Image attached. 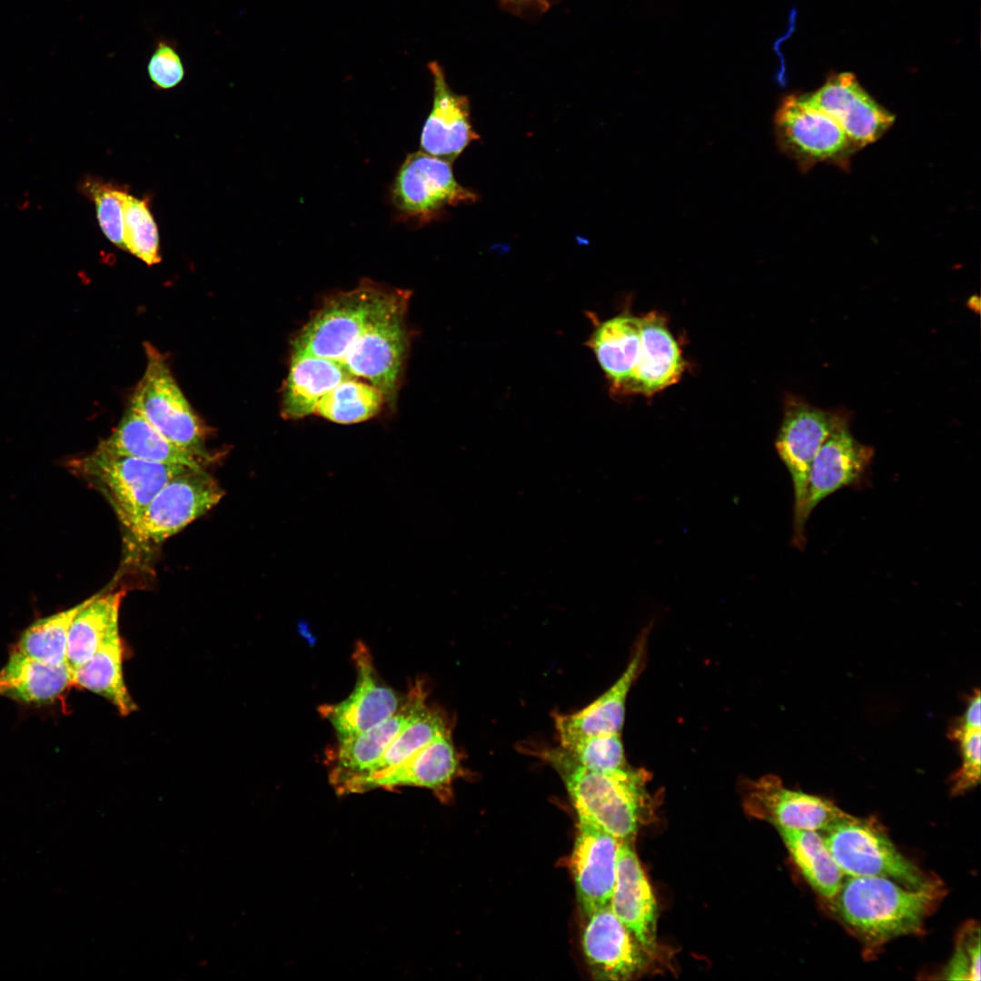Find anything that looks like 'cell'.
Returning a JSON list of instances; mask_svg holds the SVG:
<instances>
[{
  "label": "cell",
  "mask_w": 981,
  "mask_h": 981,
  "mask_svg": "<svg viewBox=\"0 0 981 981\" xmlns=\"http://www.w3.org/2000/svg\"><path fill=\"white\" fill-rule=\"evenodd\" d=\"M384 401L375 386L348 378L320 399L314 414L340 424L358 423L377 415Z\"/></svg>",
  "instance_id": "1f68e13d"
},
{
  "label": "cell",
  "mask_w": 981,
  "mask_h": 981,
  "mask_svg": "<svg viewBox=\"0 0 981 981\" xmlns=\"http://www.w3.org/2000/svg\"><path fill=\"white\" fill-rule=\"evenodd\" d=\"M427 697L425 683L418 679L393 715L361 733L338 739L327 757L329 780L336 793H359L362 780L393 739L429 706Z\"/></svg>",
  "instance_id": "30bf717a"
},
{
  "label": "cell",
  "mask_w": 981,
  "mask_h": 981,
  "mask_svg": "<svg viewBox=\"0 0 981 981\" xmlns=\"http://www.w3.org/2000/svg\"><path fill=\"white\" fill-rule=\"evenodd\" d=\"M396 292L371 284L329 300L305 324L293 342L292 352H304L342 362L350 347Z\"/></svg>",
  "instance_id": "9c48e42d"
},
{
  "label": "cell",
  "mask_w": 981,
  "mask_h": 981,
  "mask_svg": "<svg viewBox=\"0 0 981 981\" xmlns=\"http://www.w3.org/2000/svg\"><path fill=\"white\" fill-rule=\"evenodd\" d=\"M642 658L640 642L623 673L608 690L579 711L553 714L560 747L590 736L620 733L627 696L639 672Z\"/></svg>",
  "instance_id": "7402d4cb"
},
{
  "label": "cell",
  "mask_w": 981,
  "mask_h": 981,
  "mask_svg": "<svg viewBox=\"0 0 981 981\" xmlns=\"http://www.w3.org/2000/svg\"><path fill=\"white\" fill-rule=\"evenodd\" d=\"M74 467L106 497L128 530L170 480L192 468L115 454L100 447L74 461Z\"/></svg>",
  "instance_id": "5b68a950"
},
{
  "label": "cell",
  "mask_w": 981,
  "mask_h": 981,
  "mask_svg": "<svg viewBox=\"0 0 981 981\" xmlns=\"http://www.w3.org/2000/svg\"><path fill=\"white\" fill-rule=\"evenodd\" d=\"M391 199L400 221L422 226L442 217L447 207L477 202L478 194L456 181L451 163L418 151L401 164Z\"/></svg>",
  "instance_id": "52a82bcc"
},
{
  "label": "cell",
  "mask_w": 981,
  "mask_h": 981,
  "mask_svg": "<svg viewBox=\"0 0 981 981\" xmlns=\"http://www.w3.org/2000/svg\"><path fill=\"white\" fill-rule=\"evenodd\" d=\"M79 188L94 203L97 221L105 237L125 251L124 196L127 190L93 176L81 180Z\"/></svg>",
  "instance_id": "e575fe53"
},
{
  "label": "cell",
  "mask_w": 981,
  "mask_h": 981,
  "mask_svg": "<svg viewBox=\"0 0 981 981\" xmlns=\"http://www.w3.org/2000/svg\"><path fill=\"white\" fill-rule=\"evenodd\" d=\"M942 974L947 980H980V928L976 922L960 929L954 953Z\"/></svg>",
  "instance_id": "f35d334b"
},
{
  "label": "cell",
  "mask_w": 981,
  "mask_h": 981,
  "mask_svg": "<svg viewBox=\"0 0 981 981\" xmlns=\"http://www.w3.org/2000/svg\"><path fill=\"white\" fill-rule=\"evenodd\" d=\"M981 698L978 689L970 697L964 714L956 727L962 728H981Z\"/></svg>",
  "instance_id": "ab89813d"
},
{
  "label": "cell",
  "mask_w": 981,
  "mask_h": 981,
  "mask_svg": "<svg viewBox=\"0 0 981 981\" xmlns=\"http://www.w3.org/2000/svg\"><path fill=\"white\" fill-rule=\"evenodd\" d=\"M943 894L937 879L908 887L885 877H847L830 901L845 926L876 947L920 932Z\"/></svg>",
  "instance_id": "6da1fadb"
},
{
  "label": "cell",
  "mask_w": 981,
  "mask_h": 981,
  "mask_svg": "<svg viewBox=\"0 0 981 981\" xmlns=\"http://www.w3.org/2000/svg\"><path fill=\"white\" fill-rule=\"evenodd\" d=\"M223 495L204 468H191L157 492L129 530L139 543H161L209 511Z\"/></svg>",
  "instance_id": "8fae6325"
},
{
  "label": "cell",
  "mask_w": 981,
  "mask_h": 981,
  "mask_svg": "<svg viewBox=\"0 0 981 981\" xmlns=\"http://www.w3.org/2000/svg\"><path fill=\"white\" fill-rule=\"evenodd\" d=\"M348 378L353 377L336 361L292 352L282 391V416L296 420L314 413L320 399Z\"/></svg>",
  "instance_id": "d4e9b609"
},
{
  "label": "cell",
  "mask_w": 981,
  "mask_h": 981,
  "mask_svg": "<svg viewBox=\"0 0 981 981\" xmlns=\"http://www.w3.org/2000/svg\"><path fill=\"white\" fill-rule=\"evenodd\" d=\"M951 738L958 743L961 765L952 778L951 792L961 795L979 784L981 775V728L954 727Z\"/></svg>",
  "instance_id": "74e56055"
},
{
  "label": "cell",
  "mask_w": 981,
  "mask_h": 981,
  "mask_svg": "<svg viewBox=\"0 0 981 981\" xmlns=\"http://www.w3.org/2000/svg\"><path fill=\"white\" fill-rule=\"evenodd\" d=\"M429 68L433 76V103L421 131V149L452 163L480 135L471 125L467 97L452 92L436 62Z\"/></svg>",
  "instance_id": "d6986e66"
},
{
  "label": "cell",
  "mask_w": 981,
  "mask_h": 981,
  "mask_svg": "<svg viewBox=\"0 0 981 981\" xmlns=\"http://www.w3.org/2000/svg\"><path fill=\"white\" fill-rule=\"evenodd\" d=\"M875 451L858 441L849 425L835 431L819 448L809 471L804 514L844 488L863 487L870 473Z\"/></svg>",
  "instance_id": "9a60e30c"
},
{
  "label": "cell",
  "mask_w": 981,
  "mask_h": 981,
  "mask_svg": "<svg viewBox=\"0 0 981 981\" xmlns=\"http://www.w3.org/2000/svg\"><path fill=\"white\" fill-rule=\"evenodd\" d=\"M146 367L130 405L171 442L213 461L205 449L207 428L194 412L163 355L145 342Z\"/></svg>",
  "instance_id": "8992f818"
},
{
  "label": "cell",
  "mask_w": 981,
  "mask_h": 981,
  "mask_svg": "<svg viewBox=\"0 0 981 981\" xmlns=\"http://www.w3.org/2000/svg\"><path fill=\"white\" fill-rule=\"evenodd\" d=\"M586 344L609 382L611 392L624 395L639 356L640 317L623 312L597 322Z\"/></svg>",
  "instance_id": "603a6c76"
},
{
  "label": "cell",
  "mask_w": 981,
  "mask_h": 981,
  "mask_svg": "<svg viewBox=\"0 0 981 981\" xmlns=\"http://www.w3.org/2000/svg\"><path fill=\"white\" fill-rule=\"evenodd\" d=\"M352 658L357 675L352 692L339 703L319 708L322 717L334 728L337 739L361 733L388 718L405 700V696L378 675L370 650L362 641L356 643Z\"/></svg>",
  "instance_id": "4fadbf2b"
},
{
  "label": "cell",
  "mask_w": 981,
  "mask_h": 981,
  "mask_svg": "<svg viewBox=\"0 0 981 981\" xmlns=\"http://www.w3.org/2000/svg\"><path fill=\"white\" fill-rule=\"evenodd\" d=\"M609 907L647 952L656 946L657 904L637 854L629 841L619 842Z\"/></svg>",
  "instance_id": "ffe728a7"
},
{
  "label": "cell",
  "mask_w": 981,
  "mask_h": 981,
  "mask_svg": "<svg viewBox=\"0 0 981 981\" xmlns=\"http://www.w3.org/2000/svg\"><path fill=\"white\" fill-rule=\"evenodd\" d=\"M641 344L638 362L624 395H653L681 378L686 362L666 319L658 312L640 316Z\"/></svg>",
  "instance_id": "44dd1931"
},
{
  "label": "cell",
  "mask_w": 981,
  "mask_h": 981,
  "mask_svg": "<svg viewBox=\"0 0 981 981\" xmlns=\"http://www.w3.org/2000/svg\"><path fill=\"white\" fill-rule=\"evenodd\" d=\"M98 447L112 453L163 464L204 468L212 461L171 442L132 405L116 428Z\"/></svg>",
  "instance_id": "cb8c5ba5"
},
{
  "label": "cell",
  "mask_w": 981,
  "mask_h": 981,
  "mask_svg": "<svg viewBox=\"0 0 981 981\" xmlns=\"http://www.w3.org/2000/svg\"><path fill=\"white\" fill-rule=\"evenodd\" d=\"M619 842L598 826L579 818L570 867L584 917L609 904Z\"/></svg>",
  "instance_id": "ac0fdd59"
},
{
  "label": "cell",
  "mask_w": 981,
  "mask_h": 981,
  "mask_svg": "<svg viewBox=\"0 0 981 981\" xmlns=\"http://www.w3.org/2000/svg\"><path fill=\"white\" fill-rule=\"evenodd\" d=\"M532 750L560 774L579 818L620 842H631L649 809L646 772L628 768L610 772L590 770L560 746Z\"/></svg>",
  "instance_id": "7a4b0ae2"
},
{
  "label": "cell",
  "mask_w": 981,
  "mask_h": 981,
  "mask_svg": "<svg viewBox=\"0 0 981 981\" xmlns=\"http://www.w3.org/2000/svg\"><path fill=\"white\" fill-rule=\"evenodd\" d=\"M584 956L595 979L622 981L639 975L647 952L611 910L609 905L585 917Z\"/></svg>",
  "instance_id": "e0dca14e"
},
{
  "label": "cell",
  "mask_w": 981,
  "mask_h": 981,
  "mask_svg": "<svg viewBox=\"0 0 981 981\" xmlns=\"http://www.w3.org/2000/svg\"><path fill=\"white\" fill-rule=\"evenodd\" d=\"M124 242L125 251L146 264L161 262L157 224L148 201L128 192L124 196Z\"/></svg>",
  "instance_id": "836d02e7"
},
{
  "label": "cell",
  "mask_w": 981,
  "mask_h": 981,
  "mask_svg": "<svg viewBox=\"0 0 981 981\" xmlns=\"http://www.w3.org/2000/svg\"><path fill=\"white\" fill-rule=\"evenodd\" d=\"M73 684L67 663L51 664L13 650L0 669V696L26 704L50 703Z\"/></svg>",
  "instance_id": "4316f807"
},
{
  "label": "cell",
  "mask_w": 981,
  "mask_h": 981,
  "mask_svg": "<svg viewBox=\"0 0 981 981\" xmlns=\"http://www.w3.org/2000/svg\"><path fill=\"white\" fill-rule=\"evenodd\" d=\"M451 730V725L445 714L436 708L428 706L393 739L362 780L359 793L375 788L380 779L403 764L425 745Z\"/></svg>",
  "instance_id": "4dcf8cb0"
},
{
  "label": "cell",
  "mask_w": 981,
  "mask_h": 981,
  "mask_svg": "<svg viewBox=\"0 0 981 981\" xmlns=\"http://www.w3.org/2000/svg\"><path fill=\"white\" fill-rule=\"evenodd\" d=\"M801 874L813 889L829 901L839 891L845 875L820 832L778 828Z\"/></svg>",
  "instance_id": "f546056e"
},
{
  "label": "cell",
  "mask_w": 981,
  "mask_h": 981,
  "mask_svg": "<svg viewBox=\"0 0 981 981\" xmlns=\"http://www.w3.org/2000/svg\"><path fill=\"white\" fill-rule=\"evenodd\" d=\"M92 598L93 596L66 610L36 620L24 631L14 649L51 664L66 662L71 624Z\"/></svg>",
  "instance_id": "d6a6232c"
},
{
  "label": "cell",
  "mask_w": 981,
  "mask_h": 981,
  "mask_svg": "<svg viewBox=\"0 0 981 981\" xmlns=\"http://www.w3.org/2000/svg\"><path fill=\"white\" fill-rule=\"evenodd\" d=\"M406 296L395 293L348 350L341 364L352 377H362L392 400L407 349L404 326Z\"/></svg>",
  "instance_id": "7c38bea8"
},
{
  "label": "cell",
  "mask_w": 981,
  "mask_h": 981,
  "mask_svg": "<svg viewBox=\"0 0 981 981\" xmlns=\"http://www.w3.org/2000/svg\"><path fill=\"white\" fill-rule=\"evenodd\" d=\"M123 590L95 594L74 619L68 634L66 663L72 673L100 647L111 628L119 622Z\"/></svg>",
  "instance_id": "f1b7e54d"
},
{
  "label": "cell",
  "mask_w": 981,
  "mask_h": 981,
  "mask_svg": "<svg viewBox=\"0 0 981 981\" xmlns=\"http://www.w3.org/2000/svg\"><path fill=\"white\" fill-rule=\"evenodd\" d=\"M461 770L451 730L441 734L380 779L375 788L420 787L446 796Z\"/></svg>",
  "instance_id": "484cf974"
},
{
  "label": "cell",
  "mask_w": 981,
  "mask_h": 981,
  "mask_svg": "<svg viewBox=\"0 0 981 981\" xmlns=\"http://www.w3.org/2000/svg\"><path fill=\"white\" fill-rule=\"evenodd\" d=\"M146 72L153 86L158 90H171L183 81L186 67L174 39L166 36L155 39Z\"/></svg>",
  "instance_id": "8d00e7d4"
},
{
  "label": "cell",
  "mask_w": 981,
  "mask_h": 981,
  "mask_svg": "<svg viewBox=\"0 0 981 981\" xmlns=\"http://www.w3.org/2000/svg\"><path fill=\"white\" fill-rule=\"evenodd\" d=\"M846 425H849V416L844 411L820 409L796 398L788 400L786 405L775 445L792 481V544L798 550H803L807 544L808 520L804 510L812 462L826 440Z\"/></svg>",
  "instance_id": "277c9868"
},
{
  "label": "cell",
  "mask_w": 981,
  "mask_h": 981,
  "mask_svg": "<svg viewBox=\"0 0 981 981\" xmlns=\"http://www.w3.org/2000/svg\"><path fill=\"white\" fill-rule=\"evenodd\" d=\"M124 647L115 623L94 655L73 673V684L107 699L122 716L138 707L124 679Z\"/></svg>",
  "instance_id": "83f0119b"
},
{
  "label": "cell",
  "mask_w": 981,
  "mask_h": 981,
  "mask_svg": "<svg viewBox=\"0 0 981 981\" xmlns=\"http://www.w3.org/2000/svg\"><path fill=\"white\" fill-rule=\"evenodd\" d=\"M510 1L516 2V1H521V0H510Z\"/></svg>",
  "instance_id": "60d3db41"
},
{
  "label": "cell",
  "mask_w": 981,
  "mask_h": 981,
  "mask_svg": "<svg viewBox=\"0 0 981 981\" xmlns=\"http://www.w3.org/2000/svg\"><path fill=\"white\" fill-rule=\"evenodd\" d=\"M745 802L750 814L771 822L777 828L822 832L847 815L831 800L789 789L774 776L751 784Z\"/></svg>",
  "instance_id": "2e32d148"
},
{
  "label": "cell",
  "mask_w": 981,
  "mask_h": 981,
  "mask_svg": "<svg viewBox=\"0 0 981 981\" xmlns=\"http://www.w3.org/2000/svg\"><path fill=\"white\" fill-rule=\"evenodd\" d=\"M820 833L847 877H885L908 887H920L934 879L907 859L872 820L847 813Z\"/></svg>",
  "instance_id": "3957f363"
},
{
  "label": "cell",
  "mask_w": 981,
  "mask_h": 981,
  "mask_svg": "<svg viewBox=\"0 0 981 981\" xmlns=\"http://www.w3.org/2000/svg\"><path fill=\"white\" fill-rule=\"evenodd\" d=\"M806 98L829 115L859 149L880 138L895 116L859 84L851 73L831 75Z\"/></svg>",
  "instance_id": "5bb4252c"
},
{
  "label": "cell",
  "mask_w": 981,
  "mask_h": 981,
  "mask_svg": "<svg viewBox=\"0 0 981 981\" xmlns=\"http://www.w3.org/2000/svg\"><path fill=\"white\" fill-rule=\"evenodd\" d=\"M561 748L590 770L610 772L627 768L619 733L590 736Z\"/></svg>",
  "instance_id": "d590c367"
},
{
  "label": "cell",
  "mask_w": 981,
  "mask_h": 981,
  "mask_svg": "<svg viewBox=\"0 0 981 981\" xmlns=\"http://www.w3.org/2000/svg\"><path fill=\"white\" fill-rule=\"evenodd\" d=\"M774 132L780 150L804 171L822 162L848 167L858 150L842 128L805 94L784 98L774 117Z\"/></svg>",
  "instance_id": "ba28073f"
}]
</instances>
